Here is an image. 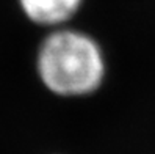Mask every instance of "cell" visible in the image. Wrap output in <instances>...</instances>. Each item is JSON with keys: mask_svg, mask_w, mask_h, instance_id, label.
I'll return each mask as SVG.
<instances>
[{"mask_svg": "<svg viewBox=\"0 0 155 154\" xmlns=\"http://www.w3.org/2000/svg\"><path fill=\"white\" fill-rule=\"evenodd\" d=\"M25 16L42 25H55L68 21L81 0H19Z\"/></svg>", "mask_w": 155, "mask_h": 154, "instance_id": "cell-2", "label": "cell"}, {"mask_svg": "<svg viewBox=\"0 0 155 154\" xmlns=\"http://www.w3.org/2000/svg\"><path fill=\"white\" fill-rule=\"evenodd\" d=\"M38 72L50 91L61 96H83L94 91L104 79L102 52L89 36L60 30L41 44Z\"/></svg>", "mask_w": 155, "mask_h": 154, "instance_id": "cell-1", "label": "cell"}]
</instances>
